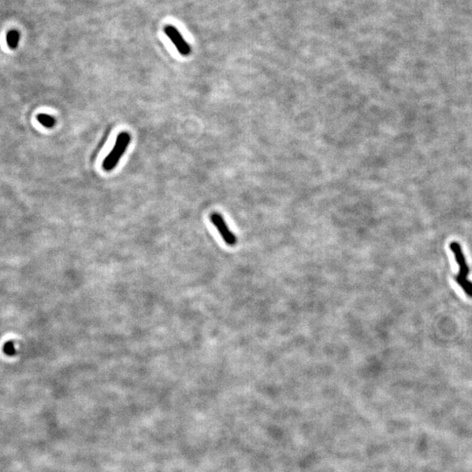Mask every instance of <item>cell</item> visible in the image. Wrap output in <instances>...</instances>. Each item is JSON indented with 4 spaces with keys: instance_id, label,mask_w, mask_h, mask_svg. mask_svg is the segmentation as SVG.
Wrapping results in <instances>:
<instances>
[{
    "instance_id": "1",
    "label": "cell",
    "mask_w": 472,
    "mask_h": 472,
    "mask_svg": "<svg viewBox=\"0 0 472 472\" xmlns=\"http://www.w3.org/2000/svg\"><path fill=\"white\" fill-rule=\"evenodd\" d=\"M450 248L455 255V258L460 268L459 274L455 277V280L460 287L463 289L466 295L469 296V297H472V283L467 278L469 273V268L466 262V259L463 255L462 248L459 243H456V242L450 243Z\"/></svg>"
},
{
    "instance_id": "2",
    "label": "cell",
    "mask_w": 472,
    "mask_h": 472,
    "mask_svg": "<svg viewBox=\"0 0 472 472\" xmlns=\"http://www.w3.org/2000/svg\"><path fill=\"white\" fill-rule=\"evenodd\" d=\"M131 143V135L128 132H122L118 135L115 140V145L112 148L110 153L106 156L102 163L103 169L107 172H110L117 166L118 162L121 160L122 156L125 154L129 144Z\"/></svg>"
},
{
    "instance_id": "3",
    "label": "cell",
    "mask_w": 472,
    "mask_h": 472,
    "mask_svg": "<svg viewBox=\"0 0 472 472\" xmlns=\"http://www.w3.org/2000/svg\"><path fill=\"white\" fill-rule=\"evenodd\" d=\"M210 220L211 222L214 224V227H216L220 236L222 237L224 242L227 243V245L231 246V247L236 245L237 238H236L235 234L228 228V226L221 214L214 213L211 214Z\"/></svg>"
},
{
    "instance_id": "4",
    "label": "cell",
    "mask_w": 472,
    "mask_h": 472,
    "mask_svg": "<svg viewBox=\"0 0 472 472\" xmlns=\"http://www.w3.org/2000/svg\"><path fill=\"white\" fill-rule=\"evenodd\" d=\"M165 32L167 37L171 40V42L174 44L180 55H184V56L190 55L191 48L188 43L184 40L178 29L171 25H168L165 27Z\"/></svg>"
},
{
    "instance_id": "5",
    "label": "cell",
    "mask_w": 472,
    "mask_h": 472,
    "mask_svg": "<svg viewBox=\"0 0 472 472\" xmlns=\"http://www.w3.org/2000/svg\"><path fill=\"white\" fill-rule=\"evenodd\" d=\"M37 120L41 125L48 129L54 127L56 124V119L53 115H48L45 113L38 114L37 115Z\"/></svg>"
},
{
    "instance_id": "6",
    "label": "cell",
    "mask_w": 472,
    "mask_h": 472,
    "mask_svg": "<svg viewBox=\"0 0 472 472\" xmlns=\"http://www.w3.org/2000/svg\"><path fill=\"white\" fill-rule=\"evenodd\" d=\"M7 44L9 46L10 48L15 49L19 45V33L17 32L16 30L10 31L7 34Z\"/></svg>"
},
{
    "instance_id": "7",
    "label": "cell",
    "mask_w": 472,
    "mask_h": 472,
    "mask_svg": "<svg viewBox=\"0 0 472 472\" xmlns=\"http://www.w3.org/2000/svg\"><path fill=\"white\" fill-rule=\"evenodd\" d=\"M4 353L7 356H14L16 354V349L13 341H7L3 346Z\"/></svg>"
}]
</instances>
